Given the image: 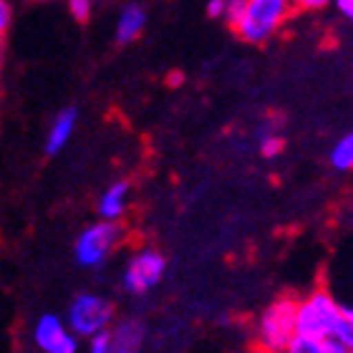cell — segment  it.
Instances as JSON below:
<instances>
[{
    "label": "cell",
    "instance_id": "1",
    "mask_svg": "<svg viewBox=\"0 0 353 353\" xmlns=\"http://www.w3.org/2000/svg\"><path fill=\"white\" fill-rule=\"evenodd\" d=\"M295 310L298 298L283 295L268 303L255 323V346L263 353H283L285 346L293 341L295 331Z\"/></svg>",
    "mask_w": 353,
    "mask_h": 353
},
{
    "label": "cell",
    "instance_id": "2",
    "mask_svg": "<svg viewBox=\"0 0 353 353\" xmlns=\"http://www.w3.org/2000/svg\"><path fill=\"white\" fill-rule=\"evenodd\" d=\"M341 313H343V305L333 298L331 290L316 288L305 298L298 301L295 331L303 333V336H313V339H328L336 333Z\"/></svg>",
    "mask_w": 353,
    "mask_h": 353
},
{
    "label": "cell",
    "instance_id": "3",
    "mask_svg": "<svg viewBox=\"0 0 353 353\" xmlns=\"http://www.w3.org/2000/svg\"><path fill=\"white\" fill-rule=\"evenodd\" d=\"M295 0H248L243 18L235 26V33L245 43H265L293 13Z\"/></svg>",
    "mask_w": 353,
    "mask_h": 353
},
{
    "label": "cell",
    "instance_id": "4",
    "mask_svg": "<svg viewBox=\"0 0 353 353\" xmlns=\"http://www.w3.org/2000/svg\"><path fill=\"white\" fill-rule=\"evenodd\" d=\"M121 237H124V230L114 220H99L94 225L83 228L74 243L76 265H81L86 270L101 268L111 258V252L119 248Z\"/></svg>",
    "mask_w": 353,
    "mask_h": 353
},
{
    "label": "cell",
    "instance_id": "5",
    "mask_svg": "<svg viewBox=\"0 0 353 353\" xmlns=\"http://www.w3.org/2000/svg\"><path fill=\"white\" fill-rule=\"evenodd\" d=\"M117 318L114 303L99 293H79L68 303L66 323L79 339H94L96 333L106 331Z\"/></svg>",
    "mask_w": 353,
    "mask_h": 353
},
{
    "label": "cell",
    "instance_id": "6",
    "mask_svg": "<svg viewBox=\"0 0 353 353\" xmlns=\"http://www.w3.org/2000/svg\"><path fill=\"white\" fill-rule=\"evenodd\" d=\"M167 275V258L154 248H141L129 258L121 272V288L129 295H147Z\"/></svg>",
    "mask_w": 353,
    "mask_h": 353
},
{
    "label": "cell",
    "instance_id": "7",
    "mask_svg": "<svg viewBox=\"0 0 353 353\" xmlns=\"http://www.w3.org/2000/svg\"><path fill=\"white\" fill-rule=\"evenodd\" d=\"M147 343V325L139 318H114L106 331L88 339V353H141Z\"/></svg>",
    "mask_w": 353,
    "mask_h": 353
},
{
    "label": "cell",
    "instance_id": "8",
    "mask_svg": "<svg viewBox=\"0 0 353 353\" xmlns=\"http://www.w3.org/2000/svg\"><path fill=\"white\" fill-rule=\"evenodd\" d=\"M33 343L41 353H79V336L59 313H43L33 323Z\"/></svg>",
    "mask_w": 353,
    "mask_h": 353
},
{
    "label": "cell",
    "instance_id": "9",
    "mask_svg": "<svg viewBox=\"0 0 353 353\" xmlns=\"http://www.w3.org/2000/svg\"><path fill=\"white\" fill-rule=\"evenodd\" d=\"M76 124H79V109L66 106L63 111H59L56 119H53L51 129H48V137H46V154L48 157L61 154L66 149L68 141H71V137H74Z\"/></svg>",
    "mask_w": 353,
    "mask_h": 353
},
{
    "label": "cell",
    "instance_id": "10",
    "mask_svg": "<svg viewBox=\"0 0 353 353\" xmlns=\"http://www.w3.org/2000/svg\"><path fill=\"white\" fill-rule=\"evenodd\" d=\"M129 194H132V184L124 182V179L109 184V187L101 192V197H99V207H96V210H99V217H101V220L119 222L124 217L126 207H129Z\"/></svg>",
    "mask_w": 353,
    "mask_h": 353
},
{
    "label": "cell",
    "instance_id": "11",
    "mask_svg": "<svg viewBox=\"0 0 353 353\" xmlns=\"http://www.w3.org/2000/svg\"><path fill=\"white\" fill-rule=\"evenodd\" d=\"M147 26V10L139 6V3H129V6L121 8V13H119V21H117V43L119 46H126L137 41L141 36V30Z\"/></svg>",
    "mask_w": 353,
    "mask_h": 353
},
{
    "label": "cell",
    "instance_id": "12",
    "mask_svg": "<svg viewBox=\"0 0 353 353\" xmlns=\"http://www.w3.org/2000/svg\"><path fill=\"white\" fill-rule=\"evenodd\" d=\"M283 353H348V348L343 343L328 336V339H313V336H303L295 333L293 341L285 346Z\"/></svg>",
    "mask_w": 353,
    "mask_h": 353
},
{
    "label": "cell",
    "instance_id": "13",
    "mask_svg": "<svg viewBox=\"0 0 353 353\" xmlns=\"http://www.w3.org/2000/svg\"><path fill=\"white\" fill-rule=\"evenodd\" d=\"M331 167L339 172H351L353 170V132L346 137H341L331 149Z\"/></svg>",
    "mask_w": 353,
    "mask_h": 353
},
{
    "label": "cell",
    "instance_id": "14",
    "mask_svg": "<svg viewBox=\"0 0 353 353\" xmlns=\"http://www.w3.org/2000/svg\"><path fill=\"white\" fill-rule=\"evenodd\" d=\"M333 339L339 341V343H343L348 351L353 348V308H343L339 325H336V333H333Z\"/></svg>",
    "mask_w": 353,
    "mask_h": 353
},
{
    "label": "cell",
    "instance_id": "15",
    "mask_svg": "<svg viewBox=\"0 0 353 353\" xmlns=\"http://www.w3.org/2000/svg\"><path fill=\"white\" fill-rule=\"evenodd\" d=\"M280 152H283V139H280L278 134H263L260 137V154L265 159H275Z\"/></svg>",
    "mask_w": 353,
    "mask_h": 353
},
{
    "label": "cell",
    "instance_id": "16",
    "mask_svg": "<svg viewBox=\"0 0 353 353\" xmlns=\"http://www.w3.org/2000/svg\"><path fill=\"white\" fill-rule=\"evenodd\" d=\"M245 8H248V0H225V13H222V18L228 21V26L235 28L237 23H240V18H243Z\"/></svg>",
    "mask_w": 353,
    "mask_h": 353
},
{
    "label": "cell",
    "instance_id": "17",
    "mask_svg": "<svg viewBox=\"0 0 353 353\" xmlns=\"http://www.w3.org/2000/svg\"><path fill=\"white\" fill-rule=\"evenodd\" d=\"M68 10L79 23H86L91 18V0H68Z\"/></svg>",
    "mask_w": 353,
    "mask_h": 353
},
{
    "label": "cell",
    "instance_id": "18",
    "mask_svg": "<svg viewBox=\"0 0 353 353\" xmlns=\"http://www.w3.org/2000/svg\"><path fill=\"white\" fill-rule=\"evenodd\" d=\"M222 13H225V0H210L207 3V15L210 18H222Z\"/></svg>",
    "mask_w": 353,
    "mask_h": 353
},
{
    "label": "cell",
    "instance_id": "19",
    "mask_svg": "<svg viewBox=\"0 0 353 353\" xmlns=\"http://www.w3.org/2000/svg\"><path fill=\"white\" fill-rule=\"evenodd\" d=\"M10 26V6H8L6 0H0V33Z\"/></svg>",
    "mask_w": 353,
    "mask_h": 353
},
{
    "label": "cell",
    "instance_id": "20",
    "mask_svg": "<svg viewBox=\"0 0 353 353\" xmlns=\"http://www.w3.org/2000/svg\"><path fill=\"white\" fill-rule=\"evenodd\" d=\"M333 0H295V6L305 8V10H318V8H325Z\"/></svg>",
    "mask_w": 353,
    "mask_h": 353
},
{
    "label": "cell",
    "instance_id": "21",
    "mask_svg": "<svg viewBox=\"0 0 353 353\" xmlns=\"http://www.w3.org/2000/svg\"><path fill=\"white\" fill-rule=\"evenodd\" d=\"M336 8H339V13L348 21H353V0H336Z\"/></svg>",
    "mask_w": 353,
    "mask_h": 353
},
{
    "label": "cell",
    "instance_id": "22",
    "mask_svg": "<svg viewBox=\"0 0 353 353\" xmlns=\"http://www.w3.org/2000/svg\"><path fill=\"white\" fill-rule=\"evenodd\" d=\"M3 51L6 48H3V33H0V66H3Z\"/></svg>",
    "mask_w": 353,
    "mask_h": 353
},
{
    "label": "cell",
    "instance_id": "23",
    "mask_svg": "<svg viewBox=\"0 0 353 353\" xmlns=\"http://www.w3.org/2000/svg\"><path fill=\"white\" fill-rule=\"evenodd\" d=\"M348 353H353V348H351V351H348Z\"/></svg>",
    "mask_w": 353,
    "mask_h": 353
},
{
    "label": "cell",
    "instance_id": "24",
    "mask_svg": "<svg viewBox=\"0 0 353 353\" xmlns=\"http://www.w3.org/2000/svg\"><path fill=\"white\" fill-rule=\"evenodd\" d=\"M255 353H263V351H255Z\"/></svg>",
    "mask_w": 353,
    "mask_h": 353
},
{
    "label": "cell",
    "instance_id": "25",
    "mask_svg": "<svg viewBox=\"0 0 353 353\" xmlns=\"http://www.w3.org/2000/svg\"><path fill=\"white\" fill-rule=\"evenodd\" d=\"M43 3H48V0H43Z\"/></svg>",
    "mask_w": 353,
    "mask_h": 353
}]
</instances>
